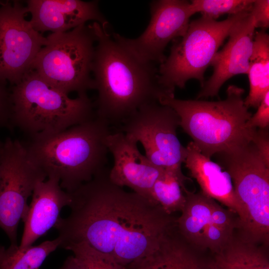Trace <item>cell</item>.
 <instances>
[{"label":"cell","instance_id":"18","mask_svg":"<svg viewBox=\"0 0 269 269\" xmlns=\"http://www.w3.org/2000/svg\"><path fill=\"white\" fill-rule=\"evenodd\" d=\"M125 269H206V263L193 252L177 228L149 255Z\"/></svg>","mask_w":269,"mask_h":269},{"label":"cell","instance_id":"22","mask_svg":"<svg viewBox=\"0 0 269 269\" xmlns=\"http://www.w3.org/2000/svg\"><path fill=\"white\" fill-rule=\"evenodd\" d=\"M61 244L57 237L37 246L21 248L10 245H0V269H39L46 258Z\"/></svg>","mask_w":269,"mask_h":269},{"label":"cell","instance_id":"26","mask_svg":"<svg viewBox=\"0 0 269 269\" xmlns=\"http://www.w3.org/2000/svg\"><path fill=\"white\" fill-rule=\"evenodd\" d=\"M255 26L265 30L269 26V0H254L250 10Z\"/></svg>","mask_w":269,"mask_h":269},{"label":"cell","instance_id":"20","mask_svg":"<svg viewBox=\"0 0 269 269\" xmlns=\"http://www.w3.org/2000/svg\"><path fill=\"white\" fill-rule=\"evenodd\" d=\"M215 200L201 192L186 191V201L177 219L178 231L189 244L204 248V234L210 221Z\"/></svg>","mask_w":269,"mask_h":269},{"label":"cell","instance_id":"23","mask_svg":"<svg viewBox=\"0 0 269 269\" xmlns=\"http://www.w3.org/2000/svg\"><path fill=\"white\" fill-rule=\"evenodd\" d=\"M181 168H165L154 183L151 197L153 202L167 214L181 211L186 201L184 181Z\"/></svg>","mask_w":269,"mask_h":269},{"label":"cell","instance_id":"25","mask_svg":"<svg viewBox=\"0 0 269 269\" xmlns=\"http://www.w3.org/2000/svg\"><path fill=\"white\" fill-rule=\"evenodd\" d=\"M254 0H192L191 4L195 12L216 20L221 15L250 11Z\"/></svg>","mask_w":269,"mask_h":269},{"label":"cell","instance_id":"9","mask_svg":"<svg viewBox=\"0 0 269 269\" xmlns=\"http://www.w3.org/2000/svg\"><path fill=\"white\" fill-rule=\"evenodd\" d=\"M45 173L32 161L23 142L7 137L0 160V228L10 245H17V232L28 210V198Z\"/></svg>","mask_w":269,"mask_h":269},{"label":"cell","instance_id":"10","mask_svg":"<svg viewBox=\"0 0 269 269\" xmlns=\"http://www.w3.org/2000/svg\"><path fill=\"white\" fill-rule=\"evenodd\" d=\"M180 118L170 107L153 102L144 105L126 120L119 131L143 146L145 156L155 165L181 168L186 147L180 143L176 130Z\"/></svg>","mask_w":269,"mask_h":269},{"label":"cell","instance_id":"30","mask_svg":"<svg viewBox=\"0 0 269 269\" xmlns=\"http://www.w3.org/2000/svg\"><path fill=\"white\" fill-rule=\"evenodd\" d=\"M60 269H83L73 256L68 257Z\"/></svg>","mask_w":269,"mask_h":269},{"label":"cell","instance_id":"1","mask_svg":"<svg viewBox=\"0 0 269 269\" xmlns=\"http://www.w3.org/2000/svg\"><path fill=\"white\" fill-rule=\"evenodd\" d=\"M109 173L106 168L70 193V214L54 228L59 247L84 242L125 268L157 249L177 228V219L114 184Z\"/></svg>","mask_w":269,"mask_h":269},{"label":"cell","instance_id":"32","mask_svg":"<svg viewBox=\"0 0 269 269\" xmlns=\"http://www.w3.org/2000/svg\"><path fill=\"white\" fill-rule=\"evenodd\" d=\"M1 149L0 150V158H1Z\"/></svg>","mask_w":269,"mask_h":269},{"label":"cell","instance_id":"2","mask_svg":"<svg viewBox=\"0 0 269 269\" xmlns=\"http://www.w3.org/2000/svg\"><path fill=\"white\" fill-rule=\"evenodd\" d=\"M92 24L97 37L92 69L97 117L110 125L122 124L144 105L174 94L160 84L155 63L138 60L109 33L107 24Z\"/></svg>","mask_w":269,"mask_h":269},{"label":"cell","instance_id":"11","mask_svg":"<svg viewBox=\"0 0 269 269\" xmlns=\"http://www.w3.org/2000/svg\"><path fill=\"white\" fill-rule=\"evenodd\" d=\"M28 12L19 1L0 2V83H19L48 42L25 19Z\"/></svg>","mask_w":269,"mask_h":269},{"label":"cell","instance_id":"4","mask_svg":"<svg viewBox=\"0 0 269 269\" xmlns=\"http://www.w3.org/2000/svg\"><path fill=\"white\" fill-rule=\"evenodd\" d=\"M223 100H180L174 95L161 97L158 103L173 109L180 126L205 156L226 152L252 140L257 129L249 121L252 116L244 104L243 89L230 85Z\"/></svg>","mask_w":269,"mask_h":269},{"label":"cell","instance_id":"21","mask_svg":"<svg viewBox=\"0 0 269 269\" xmlns=\"http://www.w3.org/2000/svg\"><path fill=\"white\" fill-rule=\"evenodd\" d=\"M247 74L250 91L244 104L248 109L258 108L269 91V35L265 30L255 32Z\"/></svg>","mask_w":269,"mask_h":269},{"label":"cell","instance_id":"19","mask_svg":"<svg viewBox=\"0 0 269 269\" xmlns=\"http://www.w3.org/2000/svg\"><path fill=\"white\" fill-rule=\"evenodd\" d=\"M264 247L241 232L237 235L234 232L224 246L213 253L206 269H269Z\"/></svg>","mask_w":269,"mask_h":269},{"label":"cell","instance_id":"12","mask_svg":"<svg viewBox=\"0 0 269 269\" xmlns=\"http://www.w3.org/2000/svg\"><path fill=\"white\" fill-rule=\"evenodd\" d=\"M150 12L149 23L138 38L112 35L139 61L160 64L166 58L164 52L167 44L184 35L195 12L190 2L185 0L152 1Z\"/></svg>","mask_w":269,"mask_h":269},{"label":"cell","instance_id":"28","mask_svg":"<svg viewBox=\"0 0 269 269\" xmlns=\"http://www.w3.org/2000/svg\"><path fill=\"white\" fill-rule=\"evenodd\" d=\"M10 91L5 84L0 82V128H12Z\"/></svg>","mask_w":269,"mask_h":269},{"label":"cell","instance_id":"29","mask_svg":"<svg viewBox=\"0 0 269 269\" xmlns=\"http://www.w3.org/2000/svg\"><path fill=\"white\" fill-rule=\"evenodd\" d=\"M252 141L262 159L269 165V128L257 129Z\"/></svg>","mask_w":269,"mask_h":269},{"label":"cell","instance_id":"3","mask_svg":"<svg viewBox=\"0 0 269 269\" xmlns=\"http://www.w3.org/2000/svg\"><path fill=\"white\" fill-rule=\"evenodd\" d=\"M110 125L96 116L58 133L30 137L23 143L32 161L71 193L106 168Z\"/></svg>","mask_w":269,"mask_h":269},{"label":"cell","instance_id":"17","mask_svg":"<svg viewBox=\"0 0 269 269\" xmlns=\"http://www.w3.org/2000/svg\"><path fill=\"white\" fill-rule=\"evenodd\" d=\"M186 149L184 163L200 186L201 192L227 207L238 218L241 214L240 206L229 173L218 163L203 155L192 141Z\"/></svg>","mask_w":269,"mask_h":269},{"label":"cell","instance_id":"6","mask_svg":"<svg viewBox=\"0 0 269 269\" xmlns=\"http://www.w3.org/2000/svg\"><path fill=\"white\" fill-rule=\"evenodd\" d=\"M230 174L241 208L238 228L266 246L269 240V165L251 141L215 154Z\"/></svg>","mask_w":269,"mask_h":269},{"label":"cell","instance_id":"13","mask_svg":"<svg viewBox=\"0 0 269 269\" xmlns=\"http://www.w3.org/2000/svg\"><path fill=\"white\" fill-rule=\"evenodd\" d=\"M137 143L120 131L111 132L108 136L106 144L114 159L109 177L114 184L128 187L155 204L151 197L152 189L164 169L155 165L142 154Z\"/></svg>","mask_w":269,"mask_h":269},{"label":"cell","instance_id":"15","mask_svg":"<svg viewBox=\"0 0 269 269\" xmlns=\"http://www.w3.org/2000/svg\"><path fill=\"white\" fill-rule=\"evenodd\" d=\"M30 20L38 32L53 33L69 31L87 21L103 25L108 22L100 11L98 1L80 0H28L26 1Z\"/></svg>","mask_w":269,"mask_h":269},{"label":"cell","instance_id":"5","mask_svg":"<svg viewBox=\"0 0 269 269\" xmlns=\"http://www.w3.org/2000/svg\"><path fill=\"white\" fill-rule=\"evenodd\" d=\"M10 96L11 126L29 137L58 133L96 117L87 93L71 98L32 70L12 86Z\"/></svg>","mask_w":269,"mask_h":269},{"label":"cell","instance_id":"31","mask_svg":"<svg viewBox=\"0 0 269 269\" xmlns=\"http://www.w3.org/2000/svg\"><path fill=\"white\" fill-rule=\"evenodd\" d=\"M3 145V142L0 141V150L1 149Z\"/></svg>","mask_w":269,"mask_h":269},{"label":"cell","instance_id":"24","mask_svg":"<svg viewBox=\"0 0 269 269\" xmlns=\"http://www.w3.org/2000/svg\"><path fill=\"white\" fill-rule=\"evenodd\" d=\"M63 248L73 253L83 269H125L113 257L95 249L85 242L70 244Z\"/></svg>","mask_w":269,"mask_h":269},{"label":"cell","instance_id":"16","mask_svg":"<svg viewBox=\"0 0 269 269\" xmlns=\"http://www.w3.org/2000/svg\"><path fill=\"white\" fill-rule=\"evenodd\" d=\"M70 193L64 190L59 179L54 176L38 182L32 194V200L23 220L24 230L19 246H32L45 235L60 218L62 209L71 202Z\"/></svg>","mask_w":269,"mask_h":269},{"label":"cell","instance_id":"8","mask_svg":"<svg viewBox=\"0 0 269 269\" xmlns=\"http://www.w3.org/2000/svg\"><path fill=\"white\" fill-rule=\"evenodd\" d=\"M250 11L229 15L222 21L201 16L190 22L184 35L173 43L169 56L160 64V84L174 92L176 87L183 88L188 80L194 79L202 87L205 72L219 48L234 25Z\"/></svg>","mask_w":269,"mask_h":269},{"label":"cell","instance_id":"27","mask_svg":"<svg viewBox=\"0 0 269 269\" xmlns=\"http://www.w3.org/2000/svg\"><path fill=\"white\" fill-rule=\"evenodd\" d=\"M249 126L254 129H268L269 126V91L261 102L257 112L249 121Z\"/></svg>","mask_w":269,"mask_h":269},{"label":"cell","instance_id":"14","mask_svg":"<svg viewBox=\"0 0 269 269\" xmlns=\"http://www.w3.org/2000/svg\"><path fill=\"white\" fill-rule=\"evenodd\" d=\"M255 29L250 11L234 25L228 42L217 52L212 62L213 74L204 82L197 100L218 96L227 80L237 75L247 74Z\"/></svg>","mask_w":269,"mask_h":269},{"label":"cell","instance_id":"7","mask_svg":"<svg viewBox=\"0 0 269 269\" xmlns=\"http://www.w3.org/2000/svg\"><path fill=\"white\" fill-rule=\"evenodd\" d=\"M47 44L34 59L31 70L49 85L67 95L94 89L92 64L97 37L92 24H81L46 37Z\"/></svg>","mask_w":269,"mask_h":269}]
</instances>
